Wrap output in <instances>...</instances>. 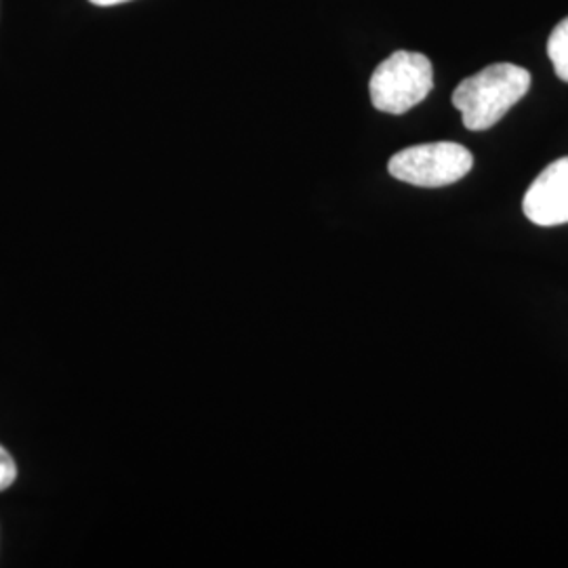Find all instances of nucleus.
<instances>
[{"instance_id":"obj_6","label":"nucleus","mask_w":568,"mask_h":568,"mask_svg":"<svg viewBox=\"0 0 568 568\" xmlns=\"http://www.w3.org/2000/svg\"><path fill=\"white\" fill-rule=\"evenodd\" d=\"M18 478V467L7 448L0 447V490L11 487Z\"/></svg>"},{"instance_id":"obj_4","label":"nucleus","mask_w":568,"mask_h":568,"mask_svg":"<svg viewBox=\"0 0 568 568\" xmlns=\"http://www.w3.org/2000/svg\"><path fill=\"white\" fill-rule=\"evenodd\" d=\"M523 211L535 225L568 224V156L546 166L530 183Z\"/></svg>"},{"instance_id":"obj_1","label":"nucleus","mask_w":568,"mask_h":568,"mask_svg":"<svg viewBox=\"0 0 568 568\" xmlns=\"http://www.w3.org/2000/svg\"><path fill=\"white\" fill-rule=\"evenodd\" d=\"M530 89V72L514 63H493L459 82L453 105L469 131H487L501 121Z\"/></svg>"},{"instance_id":"obj_5","label":"nucleus","mask_w":568,"mask_h":568,"mask_svg":"<svg viewBox=\"0 0 568 568\" xmlns=\"http://www.w3.org/2000/svg\"><path fill=\"white\" fill-rule=\"evenodd\" d=\"M548 58L560 81L568 82V18L560 21L549 34Z\"/></svg>"},{"instance_id":"obj_3","label":"nucleus","mask_w":568,"mask_h":568,"mask_svg":"<svg viewBox=\"0 0 568 568\" xmlns=\"http://www.w3.org/2000/svg\"><path fill=\"white\" fill-rule=\"evenodd\" d=\"M471 166L474 156L462 143L434 142L400 150L389 159L387 171L417 187H445L464 180Z\"/></svg>"},{"instance_id":"obj_2","label":"nucleus","mask_w":568,"mask_h":568,"mask_svg":"<svg viewBox=\"0 0 568 568\" xmlns=\"http://www.w3.org/2000/svg\"><path fill=\"white\" fill-rule=\"evenodd\" d=\"M434 87V68L424 53L396 51L382 61L368 82L371 102L387 114H405L426 100Z\"/></svg>"},{"instance_id":"obj_7","label":"nucleus","mask_w":568,"mask_h":568,"mask_svg":"<svg viewBox=\"0 0 568 568\" xmlns=\"http://www.w3.org/2000/svg\"><path fill=\"white\" fill-rule=\"evenodd\" d=\"M93 4H100V7H114V4H122V2H129V0H91Z\"/></svg>"}]
</instances>
